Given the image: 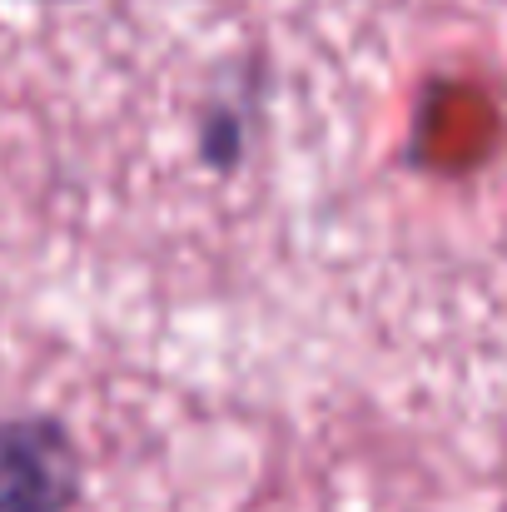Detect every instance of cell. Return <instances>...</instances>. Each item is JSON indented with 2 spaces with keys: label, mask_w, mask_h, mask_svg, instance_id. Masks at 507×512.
Wrapping results in <instances>:
<instances>
[{
  "label": "cell",
  "mask_w": 507,
  "mask_h": 512,
  "mask_svg": "<svg viewBox=\"0 0 507 512\" xmlns=\"http://www.w3.org/2000/svg\"><path fill=\"white\" fill-rule=\"evenodd\" d=\"M0 512H90L85 458L60 418H0Z\"/></svg>",
  "instance_id": "obj_1"
}]
</instances>
